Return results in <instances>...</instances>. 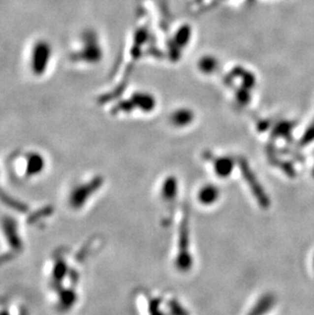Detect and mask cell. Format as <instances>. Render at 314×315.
<instances>
[{
	"mask_svg": "<svg viewBox=\"0 0 314 315\" xmlns=\"http://www.w3.org/2000/svg\"><path fill=\"white\" fill-rule=\"evenodd\" d=\"M69 259L68 252L61 249L51 254L44 270L49 298L60 311H67L78 301L79 271Z\"/></svg>",
	"mask_w": 314,
	"mask_h": 315,
	"instance_id": "6da1fadb",
	"label": "cell"
},
{
	"mask_svg": "<svg viewBox=\"0 0 314 315\" xmlns=\"http://www.w3.org/2000/svg\"><path fill=\"white\" fill-rule=\"evenodd\" d=\"M8 168L14 179L23 183H30L45 175L47 159L38 150L23 149L10 155Z\"/></svg>",
	"mask_w": 314,
	"mask_h": 315,
	"instance_id": "7a4b0ae2",
	"label": "cell"
},
{
	"mask_svg": "<svg viewBox=\"0 0 314 315\" xmlns=\"http://www.w3.org/2000/svg\"><path fill=\"white\" fill-rule=\"evenodd\" d=\"M103 56L102 44L98 34L92 30L83 32L70 52V60L74 63L93 65L101 61Z\"/></svg>",
	"mask_w": 314,
	"mask_h": 315,
	"instance_id": "3957f363",
	"label": "cell"
},
{
	"mask_svg": "<svg viewBox=\"0 0 314 315\" xmlns=\"http://www.w3.org/2000/svg\"><path fill=\"white\" fill-rule=\"evenodd\" d=\"M52 60L53 48L50 42L46 39H37L28 51V69L35 78H41L48 73Z\"/></svg>",
	"mask_w": 314,
	"mask_h": 315,
	"instance_id": "277c9868",
	"label": "cell"
},
{
	"mask_svg": "<svg viewBox=\"0 0 314 315\" xmlns=\"http://www.w3.org/2000/svg\"><path fill=\"white\" fill-rule=\"evenodd\" d=\"M196 68L200 75L210 77L216 74L219 69V61L217 57L206 54L198 59L196 63Z\"/></svg>",
	"mask_w": 314,
	"mask_h": 315,
	"instance_id": "5b68a950",
	"label": "cell"
}]
</instances>
